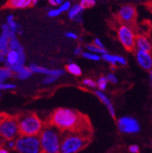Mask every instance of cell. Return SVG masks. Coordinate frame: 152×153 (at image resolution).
Listing matches in <instances>:
<instances>
[{
  "instance_id": "6da1fadb",
  "label": "cell",
  "mask_w": 152,
  "mask_h": 153,
  "mask_svg": "<svg viewBox=\"0 0 152 153\" xmlns=\"http://www.w3.org/2000/svg\"><path fill=\"white\" fill-rule=\"evenodd\" d=\"M50 123L62 131L90 133V124L88 119L71 109H57L50 117Z\"/></svg>"
},
{
  "instance_id": "7a4b0ae2",
  "label": "cell",
  "mask_w": 152,
  "mask_h": 153,
  "mask_svg": "<svg viewBox=\"0 0 152 153\" xmlns=\"http://www.w3.org/2000/svg\"><path fill=\"white\" fill-rule=\"evenodd\" d=\"M62 138L61 153H77L89 144L90 133L80 131H65Z\"/></svg>"
},
{
  "instance_id": "3957f363",
  "label": "cell",
  "mask_w": 152,
  "mask_h": 153,
  "mask_svg": "<svg viewBox=\"0 0 152 153\" xmlns=\"http://www.w3.org/2000/svg\"><path fill=\"white\" fill-rule=\"evenodd\" d=\"M41 153H61L62 137L60 130L53 125L44 127L39 134Z\"/></svg>"
},
{
  "instance_id": "277c9868",
  "label": "cell",
  "mask_w": 152,
  "mask_h": 153,
  "mask_svg": "<svg viewBox=\"0 0 152 153\" xmlns=\"http://www.w3.org/2000/svg\"><path fill=\"white\" fill-rule=\"evenodd\" d=\"M16 118L19 124L20 134L38 135L44 128L42 121L35 114H23L19 115Z\"/></svg>"
},
{
  "instance_id": "5b68a950",
  "label": "cell",
  "mask_w": 152,
  "mask_h": 153,
  "mask_svg": "<svg viewBox=\"0 0 152 153\" xmlns=\"http://www.w3.org/2000/svg\"><path fill=\"white\" fill-rule=\"evenodd\" d=\"M16 150L19 153H41L40 138L37 135H21L16 140Z\"/></svg>"
},
{
  "instance_id": "8992f818",
  "label": "cell",
  "mask_w": 152,
  "mask_h": 153,
  "mask_svg": "<svg viewBox=\"0 0 152 153\" xmlns=\"http://www.w3.org/2000/svg\"><path fill=\"white\" fill-rule=\"evenodd\" d=\"M0 121V134L5 140L16 138L19 132V124L16 117L2 114Z\"/></svg>"
},
{
  "instance_id": "52a82bcc",
  "label": "cell",
  "mask_w": 152,
  "mask_h": 153,
  "mask_svg": "<svg viewBox=\"0 0 152 153\" xmlns=\"http://www.w3.org/2000/svg\"><path fill=\"white\" fill-rule=\"evenodd\" d=\"M117 37L119 42L126 50L133 51L136 48V36L130 27L127 24H122L117 30Z\"/></svg>"
},
{
  "instance_id": "ba28073f",
  "label": "cell",
  "mask_w": 152,
  "mask_h": 153,
  "mask_svg": "<svg viewBox=\"0 0 152 153\" xmlns=\"http://www.w3.org/2000/svg\"><path fill=\"white\" fill-rule=\"evenodd\" d=\"M26 55L24 52H19L17 51L10 50L5 58V66L10 68L15 73L16 71L24 66Z\"/></svg>"
},
{
  "instance_id": "9c48e42d",
  "label": "cell",
  "mask_w": 152,
  "mask_h": 153,
  "mask_svg": "<svg viewBox=\"0 0 152 153\" xmlns=\"http://www.w3.org/2000/svg\"><path fill=\"white\" fill-rule=\"evenodd\" d=\"M2 33L0 35V61L5 62L6 55L10 51V41L12 37L16 36L13 33L7 23H5L1 26Z\"/></svg>"
},
{
  "instance_id": "30bf717a",
  "label": "cell",
  "mask_w": 152,
  "mask_h": 153,
  "mask_svg": "<svg viewBox=\"0 0 152 153\" xmlns=\"http://www.w3.org/2000/svg\"><path fill=\"white\" fill-rule=\"evenodd\" d=\"M117 127L119 131L124 134H137L141 131V125L137 119L128 116L119 118Z\"/></svg>"
},
{
  "instance_id": "8fae6325",
  "label": "cell",
  "mask_w": 152,
  "mask_h": 153,
  "mask_svg": "<svg viewBox=\"0 0 152 153\" xmlns=\"http://www.w3.org/2000/svg\"><path fill=\"white\" fill-rule=\"evenodd\" d=\"M136 10L135 7L131 5H124L120 7L118 12V17L123 24L130 25L135 20L136 18Z\"/></svg>"
},
{
  "instance_id": "7c38bea8",
  "label": "cell",
  "mask_w": 152,
  "mask_h": 153,
  "mask_svg": "<svg viewBox=\"0 0 152 153\" xmlns=\"http://www.w3.org/2000/svg\"><path fill=\"white\" fill-rule=\"evenodd\" d=\"M136 59L137 63L143 69L147 71L152 70V54L151 52L137 50L136 51Z\"/></svg>"
},
{
  "instance_id": "4fadbf2b",
  "label": "cell",
  "mask_w": 152,
  "mask_h": 153,
  "mask_svg": "<svg viewBox=\"0 0 152 153\" xmlns=\"http://www.w3.org/2000/svg\"><path fill=\"white\" fill-rule=\"evenodd\" d=\"M29 68L34 73L44 74V75H46V76H56V77H60L65 72V71L62 69H52V68H44V67L38 66L35 64L30 65L29 66Z\"/></svg>"
},
{
  "instance_id": "5bb4252c",
  "label": "cell",
  "mask_w": 152,
  "mask_h": 153,
  "mask_svg": "<svg viewBox=\"0 0 152 153\" xmlns=\"http://www.w3.org/2000/svg\"><path fill=\"white\" fill-rule=\"evenodd\" d=\"M95 94H96V96L99 99V100L107 107L108 111L110 112V115H111L113 117H115V109H114L113 106L110 100L109 99V97H108L103 92L101 91V90H96V91H95Z\"/></svg>"
},
{
  "instance_id": "9a60e30c",
  "label": "cell",
  "mask_w": 152,
  "mask_h": 153,
  "mask_svg": "<svg viewBox=\"0 0 152 153\" xmlns=\"http://www.w3.org/2000/svg\"><path fill=\"white\" fill-rule=\"evenodd\" d=\"M136 48L137 50L151 52L152 45L148 39L145 36H137L136 37Z\"/></svg>"
},
{
  "instance_id": "2e32d148",
  "label": "cell",
  "mask_w": 152,
  "mask_h": 153,
  "mask_svg": "<svg viewBox=\"0 0 152 153\" xmlns=\"http://www.w3.org/2000/svg\"><path fill=\"white\" fill-rule=\"evenodd\" d=\"M33 5L32 0H8L7 6L13 9H24Z\"/></svg>"
},
{
  "instance_id": "e0dca14e",
  "label": "cell",
  "mask_w": 152,
  "mask_h": 153,
  "mask_svg": "<svg viewBox=\"0 0 152 153\" xmlns=\"http://www.w3.org/2000/svg\"><path fill=\"white\" fill-rule=\"evenodd\" d=\"M6 23L9 25V27H10V30H11L13 33H14L16 35L22 34L23 30H22L21 27L19 26V23L16 22L13 15L10 14V15L7 16V17H6Z\"/></svg>"
},
{
  "instance_id": "ac0fdd59",
  "label": "cell",
  "mask_w": 152,
  "mask_h": 153,
  "mask_svg": "<svg viewBox=\"0 0 152 153\" xmlns=\"http://www.w3.org/2000/svg\"><path fill=\"white\" fill-rule=\"evenodd\" d=\"M83 10H84V8L81 6V4H75V5L71 6L70 10H68V13H67L68 18L70 19L75 20L76 18L81 16V13H82Z\"/></svg>"
},
{
  "instance_id": "d6986e66",
  "label": "cell",
  "mask_w": 152,
  "mask_h": 153,
  "mask_svg": "<svg viewBox=\"0 0 152 153\" xmlns=\"http://www.w3.org/2000/svg\"><path fill=\"white\" fill-rule=\"evenodd\" d=\"M32 73H33V72L31 71L30 68H29V67H26L25 65L23 66L22 68H19L18 71H16V72L14 73V75H15V76L17 79H19L20 80H25V79H27L28 78L30 77L31 76H32Z\"/></svg>"
},
{
  "instance_id": "ffe728a7",
  "label": "cell",
  "mask_w": 152,
  "mask_h": 153,
  "mask_svg": "<svg viewBox=\"0 0 152 153\" xmlns=\"http://www.w3.org/2000/svg\"><path fill=\"white\" fill-rule=\"evenodd\" d=\"M14 75V72L8 68L6 66H4L0 68V83H3L7 79L13 77Z\"/></svg>"
},
{
  "instance_id": "44dd1931",
  "label": "cell",
  "mask_w": 152,
  "mask_h": 153,
  "mask_svg": "<svg viewBox=\"0 0 152 153\" xmlns=\"http://www.w3.org/2000/svg\"><path fill=\"white\" fill-rule=\"evenodd\" d=\"M66 69L69 73L75 76H80L82 75V69L77 64L70 62L69 64H67L66 66Z\"/></svg>"
},
{
  "instance_id": "7402d4cb",
  "label": "cell",
  "mask_w": 152,
  "mask_h": 153,
  "mask_svg": "<svg viewBox=\"0 0 152 153\" xmlns=\"http://www.w3.org/2000/svg\"><path fill=\"white\" fill-rule=\"evenodd\" d=\"M85 48L88 50V51L92 53H95V54H103L105 53H106V51L105 48H101L95 45L94 44H88V45H85Z\"/></svg>"
},
{
  "instance_id": "603a6c76",
  "label": "cell",
  "mask_w": 152,
  "mask_h": 153,
  "mask_svg": "<svg viewBox=\"0 0 152 153\" xmlns=\"http://www.w3.org/2000/svg\"><path fill=\"white\" fill-rule=\"evenodd\" d=\"M82 56L83 58H86L88 60H91V61H99L101 59V57L98 54H95V53H92V52H89V51H86V52H84L82 54Z\"/></svg>"
},
{
  "instance_id": "cb8c5ba5",
  "label": "cell",
  "mask_w": 152,
  "mask_h": 153,
  "mask_svg": "<svg viewBox=\"0 0 152 153\" xmlns=\"http://www.w3.org/2000/svg\"><path fill=\"white\" fill-rule=\"evenodd\" d=\"M96 82H97V87H98L99 89V90H101V91L105 90V89H106V87H107L108 79H107V78L105 77V76H101Z\"/></svg>"
},
{
  "instance_id": "d4e9b609",
  "label": "cell",
  "mask_w": 152,
  "mask_h": 153,
  "mask_svg": "<svg viewBox=\"0 0 152 153\" xmlns=\"http://www.w3.org/2000/svg\"><path fill=\"white\" fill-rule=\"evenodd\" d=\"M80 4L84 9H87V8H91L94 6L96 4V1L95 0H81Z\"/></svg>"
},
{
  "instance_id": "484cf974",
  "label": "cell",
  "mask_w": 152,
  "mask_h": 153,
  "mask_svg": "<svg viewBox=\"0 0 152 153\" xmlns=\"http://www.w3.org/2000/svg\"><path fill=\"white\" fill-rule=\"evenodd\" d=\"M16 89V85L11 82H3L0 83V89L2 90H12Z\"/></svg>"
},
{
  "instance_id": "4316f807",
  "label": "cell",
  "mask_w": 152,
  "mask_h": 153,
  "mask_svg": "<svg viewBox=\"0 0 152 153\" xmlns=\"http://www.w3.org/2000/svg\"><path fill=\"white\" fill-rule=\"evenodd\" d=\"M58 77L56 76H47L46 77L43 79V83L44 85H50V84L54 83L56 80L58 79Z\"/></svg>"
},
{
  "instance_id": "83f0119b",
  "label": "cell",
  "mask_w": 152,
  "mask_h": 153,
  "mask_svg": "<svg viewBox=\"0 0 152 153\" xmlns=\"http://www.w3.org/2000/svg\"><path fill=\"white\" fill-rule=\"evenodd\" d=\"M82 83L83 85L90 88H96L97 86V82H96L94 80L91 79H85L83 80Z\"/></svg>"
},
{
  "instance_id": "f1b7e54d",
  "label": "cell",
  "mask_w": 152,
  "mask_h": 153,
  "mask_svg": "<svg viewBox=\"0 0 152 153\" xmlns=\"http://www.w3.org/2000/svg\"><path fill=\"white\" fill-rule=\"evenodd\" d=\"M71 3L70 2H65L63 4H62L61 6H59V10L62 11V13H64V12H68V10H70L71 8Z\"/></svg>"
},
{
  "instance_id": "f546056e",
  "label": "cell",
  "mask_w": 152,
  "mask_h": 153,
  "mask_svg": "<svg viewBox=\"0 0 152 153\" xmlns=\"http://www.w3.org/2000/svg\"><path fill=\"white\" fill-rule=\"evenodd\" d=\"M61 13H62V11L58 8V9H54V10H49L47 15L50 17H56V16H58L59 15H61Z\"/></svg>"
},
{
  "instance_id": "4dcf8cb0",
  "label": "cell",
  "mask_w": 152,
  "mask_h": 153,
  "mask_svg": "<svg viewBox=\"0 0 152 153\" xmlns=\"http://www.w3.org/2000/svg\"><path fill=\"white\" fill-rule=\"evenodd\" d=\"M106 78H107L108 82H110L111 83H116L117 82V78H116L115 74L109 73Z\"/></svg>"
},
{
  "instance_id": "1f68e13d",
  "label": "cell",
  "mask_w": 152,
  "mask_h": 153,
  "mask_svg": "<svg viewBox=\"0 0 152 153\" xmlns=\"http://www.w3.org/2000/svg\"><path fill=\"white\" fill-rule=\"evenodd\" d=\"M65 36L66 37L71 39V40H76V39L79 38V36L77 35V33H74V32H67L65 33Z\"/></svg>"
},
{
  "instance_id": "d6a6232c",
  "label": "cell",
  "mask_w": 152,
  "mask_h": 153,
  "mask_svg": "<svg viewBox=\"0 0 152 153\" xmlns=\"http://www.w3.org/2000/svg\"><path fill=\"white\" fill-rule=\"evenodd\" d=\"M83 49L81 46H77L74 50V54L76 55V56H80V55H82L83 54Z\"/></svg>"
},
{
  "instance_id": "836d02e7",
  "label": "cell",
  "mask_w": 152,
  "mask_h": 153,
  "mask_svg": "<svg viewBox=\"0 0 152 153\" xmlns=\"http://www.w3.org/2000/svg\"><path fill=\"white\" fill-rule=\"evenodd\" d=\"M129 151L131 153H139L140 149H139V147L137 145H132V146H130L129 147Z\"/></svg>"
},
{
  "instance_id": "e575fe53",
  "label": "cell",
  "mask_w": 152,
  "mask_h": 153,
  "mask_svg": "<svg viewBox=\"0 0 152 153\" xmlns=\"http://www.w3.org/2000/svg\"><path fill=\"white\" fill-rule=\"evenodd\" d=\"M6 146L10 149H14L16 148V141L13 139L6 140Z\"/></svg>"
},
{
  "instance_id": "d590c367",
  "label": "cell",
  "mask_w": 152,
  "mask_h": 153,
  "mask_svg": "<svg viewBox=\"0 0 152 153\" xmlns=\"http://www.w3.org/2000/svg\"><path fill=\"white\" fill-rule=\"evenodd\" d=\"M93 44H94V45H96V46L99 47V48H104L103 44H102V42L99 38L95 39Z\"/></svg>"
},
{
  "instance_id": "8d00e7d4",
  "label": "cell",
  "mask_w": 152,
  "mask_h": 153,
  "mask_svg": "<svg viewBox=\"0 0 152 153\" xmlns=\"http://www.w3.org/2000/svg\"><path fill=\"white\" fill-rule=\"evenodd\" d=\"M56 3H57V6H61L62 4H63L65 2V0H55Z\"/></svg>"
},
{
  "instance_id": "74e56055",
  "label": "cell",
  "mask_w": 152,
  "mask_h": 153,
  "mask_svg": "<svg viewBox=\"0 0 152 153\" xmlns=\"http://www.w3.org/2000/svg\"><path fill=\"white\" fill-rule=\"evenodd\" d=\"M49 3L51 5V6H57V3H56L55 0H48Z\"/></svg>"
},
{
  "instance_id": "f35d334b",
  "label": "cell",
  "mask_w": 152,
  "mask_h": 153,
  "mask_svg": "<svg viewBox=\"0 0 152 153\" xmlns=\"http://www.w3.org/2000/svg\"><path fill=\"white\" fill-rule=\"evenodd\" d=\"M0 153H9V152L6 149H0Z\"/></svg>"
},
{
  "instance_id": "ab89813d",
  "label": "cell",
  "mask_w": 152,
  "mask_h": 153,
  "mask_svg": "<svg viewBox=\"0 0 152 153\" xmlns=\"http://www.w3.org/2000/svg\"><path fill=\"white\" fill-rule=\"evenodd\" d=\"M149 77H150V81H151V84L152 85V70L150 71V75H149Z\"/></svg>"
},
{
  "instance_id": "60d3db41",
  "label": "cell",
  "mask_w": 152,
  "mask_h": 153,
  "mask_svg": "<svg viewBox=\"0 0 152 153\" xmlns=\"http://www.w3.org/2000/svg\"><path fill=\"white\" fill-rule=\"evenodd\" d=\"M39 0H32V2H33V5H36V4L38 2Z\"/></svg>"
},
{
  "instance_id": "b9f144b4",
  "label": "cell",
  "mask_w": 152,
  "mask_h": 153,
  "mask_svg": "<svg viewBox=\"0 0 152 153\" xmlns=\"http://www.w3.org/2000/svg\"><path fill=\"white\" fill-rule=\"evenodd\" d=\"M151 146H152V140H151Z\"/></svg>"
}]
</instances>
